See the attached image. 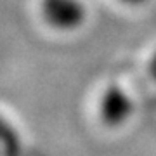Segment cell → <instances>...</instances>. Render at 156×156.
I'll return each instance as SVG.
<instances>
[{
    "label": "cell",
    "mask_w": 156,
    "mask_h": 156,
    "mask_svg": "<svg viewBox=\"0 0 156 156\" xmlns=\"http://www.w3.org/2000/svg\"><path fill=\"white\" fill-rule=\"evenodd\" d=\"M122 2L128 4V5H139V4H144L146 0H122Z\"/></svg>",
    "instance_id": "5"
},
{
    "label": "cell",
    "mask_w": 156,
    "mask_h": 156,
    "mask_svg": "<svg viewBox=\"0 0 156 156\" xmlns=\"http://www.w3.org/2000/svg\"><path fill=\"white\" fill-rule=\"evenodd\" d=\"M21 151L19 134L7 118L0 115V156H17Z\"/></svg>",
    "instance_id": "3"
},
{
    "label": "cell",
    "mask_w": 156,
    "mask_h": 156,
    "mask_svg": "<svg viewBox=\"0 0 156 156\" xmlns=\"http://www.w3.org/2000/svg\"><path fill=\"white\" fill-rule=\"evenodd\" d=\"M134 99L127 90L118 83H109L104 87L99 97V118L104 125L118 128L134 116Z\"/></svg>",
    "instance_id": "1"
},
{
    "label": "cell",
    "mask_w": 156,
    "mask_h": 156,
    "mask_svg": "<svg viewBox=\"0 0 156 156\" xmlns=\"http://www.w3.org/2000/svg\"><path fill=\"white\" fill-rule=\"evenodd\" d=\"M42 14L52 28L61 31L80 28L87 17L82 0H42Z\"/></svg>",
    "instance_id": "2"
},
{
    "label": "cell",
    "mask_w": 156,
    "mask_h": 156,
    "mask_svg": "<svg viewBox=\"0 0 156 156\" xmlns=\"http://www.w3.org/2000/svg\"><path fill=\"white\" fill-rule=\"evenodd\" d=\"M147 69H149V75L151 78L156 82V50L153 52V56H151L149 62H147Z\"/></svg>",
    "instance_id": "4"
}]
</instances>
